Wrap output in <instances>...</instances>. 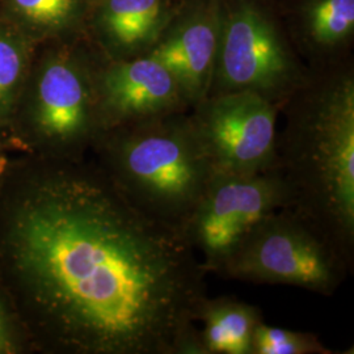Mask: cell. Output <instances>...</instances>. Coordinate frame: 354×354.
Wrapping results in <instances>:
<instances>
[{"instance_id": "6da1fadb", "label": "cell", "mask_w": 354, "mask_h": 354, "mask_svg": "<svg viewBox=\"0 0 354 354\" xmlns=\"http://www.w3.org/2000/svg\"><path fill=\"white\" fill-rule=\"evenodd\" d=\"M13 244L68 349L200 354L207 274L198 256L111 178L74 169L48 178L17 215Z\"/></svg>"}, {"instance_id": "7a4b0ae2", "label": "cell", "mask_w": 354, "mask_h": 354, "mask_svg": "<svg viewBox=\"0 0 354 354\" xmlns=\"http://www.w3.org/2000/svg\"><path fill=\"white\" fill-rule=\"evenodd\" d=\"M277 136L274 169L286 207L317 226L354 264V80L348 71L313 83Z\"/></svg>"}, {"instance_id": "3957f363", "label": "cell", "mask_w": 354, "mask_h": 354, "mask_svg": "<svg viewBox=\"0 0 354 354\" xmlns=\"http://www.w3.org/2000/svg\"><path fill=\"white\" fill-rule=\"evenodd\" d=\"M106 146L112 183L145 214L181 231L214 175L190 117L120 127Z\"/></svg>"}, {"instance_id": "277c9868", "label": "cell", "mask_w": 354, "mask_h": 354, "mask_svg": "<svg viewBox=\"0 0 354 354\" xmlns=\"http://www.w3.org/2000/svg\"><path fill=\"white\" fill-rule=\"evenodd\" d=\"M353 266L308 219L282 207L244 239L219 277L333 295Z\"/></svg>"}, {"instance_id": "5b68a950", "label": "cell", "mask_w": 354, "mask_h": 354, "mask_svg": "<svg viewBox=\"0 0 354 354\" xmlns=\"http://www.w3.org/2000/svg\"><path fill=\"white\" fill-rule=\"evenodd\" d=\"M288 205V190L272 168L254 175L214 172L181 234L206 274L219 276L244 239L268 215Z\"/></svg>"}, {"instance_id": "8992f818", "label": "cell", "mask_w": 354, "mask_h": 354, "mask_svg": "<svg viewBox=\"0 0 354 354\" xmlns=\"http://www.w3.org/2000/svg\"><path fill=\"white\" fill-rule=\"evenodd\" d=\"M279 104L254 91L210 95L190 117L214 172L254 175L276 163Z\"/></svg>"}, {"instance_id": "52a82bcc", "label": "cell", "mask_w": 354, "mask_h": 354, "mask_svg": "<svg viewBox=\"0 0 354 354\" xmlns=\"http://www.w3.org/2000/svg\"><path fill=\"white\" fill-rule=\"evenodd\" d=\"M304 84L298 66L261 13L243 6L230 16L209 96L254 91L279 104Z\"/></svg>"}, {"instance_id": "ba28073f", "label": "cell", "mask_w": 354, "mask_h": 354, "mask_svg": "<svg viewBox=\"0 0 354 354\" xmlns=\"http://www.w3.org/2000/svg\"><path fill=\"white\" fill-rule=\"evenodd\" d=\"M100 84L102 108L113 127L176 113L188 105L175 79L150 55L113 64Z\"/></svg>"}, {"instance_id": "9c48e42d", "label": "cell", "mask_w": 354, "mask_h": 354, "mask_svg": "<svg viewBox=\"0 0 354 354\" xmlns=\"http://www.w3.org/2000/svg\"><path fill=\"white\" fill-rule=\"evenodd\" d=\"M89 97L88 84L74 64L51 62L38 82V127L58 143L80 142L89 131Z\"/></svg>"}, {"instance_id": "30bf717a", "label": "cell", "mask_w": 354, "mask_h": 354, "mask_svg": "<svg viewBox=\"0 0 354 354\" xmlns=\"http://www.w3.org/2000/svg\"><path fill=\"white\" fill-rule=\"evenodd\" d=\"M219 37L213 17L190 21L149 54L175 79L190 106L209 96L214 77Z\"/></svg>"}, {"instance_id": "8fae6325", "label": "cell", "mask_w": 354, "mask_h": 354, "mask_svg": "<svg viewBox=\"0 0 354 354\" xmlns=\"http://www.w3.org/2000/svg\"><path fill=\"white\" fill-rule=\"evenodd\" d=\"M261 320L253 304L234 297H206L197 313V324H203L200 354H252L253 333Z\"/></svg>"}, {"instance_id": "7c38bea8", "label": "cell", "mask_w": 354, "mask_h": 354, "mask_svg": "<svg viewBox=\"0 0 354 354\" xmlns=\"http://www.w3.org/2000/svg\"><path fill=\"white\" fill-rule=\"evenodd\" d=\"M160 12L162 0H108L104 21L117 45L133 49L151 38Z\"/></svg>"}, {"instance_id": "4fadbf2b", "label": "cell", "mask_w": 354, "mask_h": 354, "mask_svg": "<svg viewBox=\"0 0 354 354\" xmlns=\"http://www.w3.org/2000/svg\"><path fill=\"white\" fill-rule=\"evenodd\" d=\"M314 41L330 46L348 37L354 26V0H317L308 12Z\"/></svg>"}, {"instance_id": "5bb4252c", "label": "cell", "mask_w": 354, "mask_h": 354, "mask_svg": "<svg viewBox=\"0 0 354 354\" xmlns=\"http://www.w3.org/2000/svg\"><path fill=\"white\" fill-rule=\"evenodd\" d=\"M317 335L266 324L261 320L254 329L252 354H332Z\"/></svg>"}, {"instance_id": "9a60e30c", "label": "cell", "mask_w": 354, "mask_h": 354, "mask_svg": "<svg viewBox=\"0 0 354 354\" xmlns=\"http://www.w3.org/2000/svg\"><path fill=\"white\" fill-rule=\"evenodd\" d=\"M13 4L30 23L44 26H62L75 8V0H13Z\"/></svg>"}, {"instance_id": "2e32d148", "label": "cell", "mask_w": 354, "mask_h": 354, "mask_svg": "<svg viewBox=\"0 0 354 354\" xmlns=\"http://www.w3.org/2000/svg\"><path fill=\"white\" fill-rule=\"evenodd\" d=\"M21 55L16 45L0 37V102L12 91L21 71Z\"/></svg>"}, {"instance_id": "e0dca14e", "label": "cell", "mask_w": 354, "mask_h": 354, "mask_svg": "<svg viewBox=\"0 0 354 354\" xmlns=\"http://www.w3.org/2000/svg\"><path fill=\"white\" fill-rule=\"evenodd\" d=\"M6 342H7V340H6V329H4V326H3V320L0 317V352L4 351Z\"/></svg>"}]
</instances>
